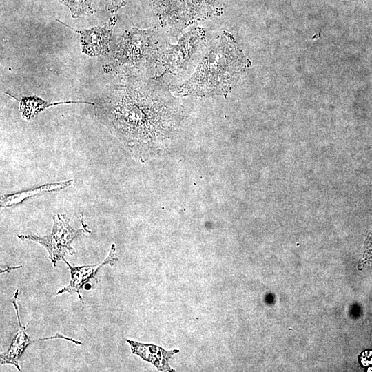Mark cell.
<instances>
[{
  "label": "cell",
  "instance_id": "cell-1",
  "mask_svg": "<svg viewBox=\"0 0 372 372\" xmlns=\"http://www.w3.org/2000/svg\"><path fill=\"white\" fill-rule=\"evenodd\" d=\"M174 102L167 88L152 94L134 90L105 107L103 112L130 150L146 156L175 130L179 114Z\"/></svg>",
  "mask_w": 372,
  "mask_h": 372
},
{
  "label": "cell",
  "instance_id": "cell-2",
  "mask_svg": "<svg viewBox=\"0 0 372 372\" xmlns=\"http://www.w3.org/2000/svg\"><path fill=\"white\" fill-rule=\"evenodd\" d=\"M251 62L233 37L224 32L211 43L191 77L172 88L175 96H226Z\"/></svg>",
  "mask_w": 372,
  "mask_h": 372
},
{
  "label": "cell",
  "instance_id": "cell-3",
  "mask_svg": "<svg viewBox=\"0 0 372 372\" xmlns=\"http://www.w3.org/2000/svg\"><path fill=\"white\" fill-rule=\"evenodd\" d=\"M205 43V31L197 28L185 34L177 44H169L161 60L163 76L169 81L188 72L202 56Z\"/></svg>",
  "mask_w": 372,
  "mask_h": 372
},
{
  "label": "cell",
  "instance_id": "cell-4",
  "mask_svg": "<svg viewBox=\"0 0 372 372\" xmlns=\"http://www.w3.org/2000/svg\"><path fill=\"white\" fill-rule=\"evenodd\" d=\"M53 227L50 234L45 236L30 234L25 235H18L20 239L31 240L43 245L49 254L54 267L59 260H63L66 255H73L75 250L72 247V242L77 237L85 233H90L87 229V225L83 223L82 214L81 215V222L82 227L75 229L70 225V219L63 214H56L52 216Z\"/></svg>",
  "mask_w": 372,
  "mask_h": 372
},
{
  "label": "cell",
  "instance_id": "cell-5",
  "mask_svg": "<svg viewBox=\"0 0 372 372\" xmlns=\"http://www.w3.org/2000/svg\"><path fill=\"white\" fill-rule=\"evenodd\" d=\"M116 260L117 258L115 256L114 244L112 245L109 254L105 259L102 262L97 265L72 266L65 260V259H64L63 261L66 263L70 271L71 280L68 285L59 290L56 294H61L64 292H68L71 294L76 293L80 300L83 301L82 296L79 292L83 287L88 282L91 278H94L97 280L95 276L101 267L107 264L112 265Z\"/></svg>",
  "mask_w": 372,
  "mask_h": 372
},
{
  "label": "cell",
  "instance_id": "cell-6",
  "mask_svg": "<svg viewBox=\"0 0 372 372\" xmlns=\"http://www.w3.org/2000/svg\"><path fill=\"white\" fill-rule=\"evenodd\" d=\"M72 30L81 35L83 51L85 54L90 56H99L108 51L112 31V25L95 27L84 30Z\"/></svg>",
  "mask_w": 372,
  "mask_h": 372
},
{
  "label": "cell",
  "instance_id": "cell-7",
  "mask_svg": "<svg viewBox=\"0 0 372 372\" xmlns=\"http://www.w3.org/2000/svg\"><path fill=\"white\" fill-rule=\"evenodd\" d=\"M126 341L130 344L134 354L138 355L144 360L152 363L158 371H174L169 366V361L174 354L179 352V350L166 351L153 344H143L130 340H126Z\"/></svg>",
  "mask_w": 372,
  "mask_h": 372
},
{
  "label": "cell",
  "instance_id": "cell-8",
  "mask_svg": "<svg viewBox=\"0 0 372 372\" xmlns=\"http://www.w3.org/2000/svg\"><path fill=\"white\" fill-rule=\"evenodd\" d=\"M19 289L16 290L12 299V303L14 306L17 317L18 331L8 351L6 353H1L0 360L1 364H11L15 366L20 371L21 368L19 364V359L25 350L27 346L32 342L30 336H28L26 333V327L23 326L20 321L19 309L17 304V298L19 294Z\"/></svg>",
  "mask_w": 372,
  "mask_h": 372
},
{
  "label": "cell",
  "instance_id": "cell-9",
  "mask_svg": "<svg viewBox=\"0 0 372 372\" xmlns=\"http://www.w3.org/2000/svg\"><path fill=\"white\" fill-rule=\"evenodd\" d=\"M73 103H85L94 104L92 103L84 101H61L50 103L35 96H23L20 101L19 109L22 116L26 120H30L37 115L40 112H42L44 109L50 106Z\"/></svg>",
  "mask_w": 372,
  "mask_h": 372
},
{
  "label": "cell",
  "instance_id": "cell-10",
  "mask_svg": "<svg viewBox=\"0 0 372 372\" xmlns=\"http://www.w3.org/2000/svg\"><path fill=\"white\" fill-rule=\"evenodd\" d=\"M71 10L73 17L90 13L92 0H61Z\"/></svg>",
  "mask_w": 372,
  "mask_h": 372
},
{
  "label": "cell",
  "instance_id": "cell-11",
  "mask_svg": "<svg viewBox=\"0 0 372 372\" xmlns=\"http://www.w3.org/2000/svg\"><path fill=\"white\" fill-rule=\"evenodd\" d=\"M359 360L363 366L372 364V351H363L360 356Z\"/></svg>",
  "mask_w": 372,
  "mask_h": 372
},
{
  "label": "cell",
  "instance_id": "cell-12",
  "mask_svg": "<svg viewBox=\"0 0 372 372\" xmlns=\"http://www.w3.org/2000/svg\"><path fill=\"white\" fill-rule=\"evenodd\" d=\"M21 267H22V266L9 267H8L7 269H3V270L1 269V273H4L6 271H8V269H19Z\"/></svg>",
  "mask_w": 372,
  "mask_h": 372
},
{
  "label": "cell",
  "instance_id": "cell-13",
  "mask_svg": "<svg viewBox=\"0 0 372 372\" xmlns=\"http://www.w3.org/2000/svg\"><path fill=\"white\" fill-rule=\"evenodd\" d=\"M369 369V371H372V368H370V369Z\"/></svg>",
  "mask_w": 372,
  "mask_h": 372
}]
</instances>
